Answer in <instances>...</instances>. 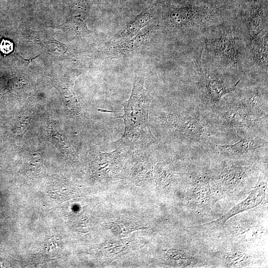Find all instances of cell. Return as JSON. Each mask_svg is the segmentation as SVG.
Returning <instances> with one entry per match:
<instances>
[{
    "label": "cell",
    "instance_id": "obj_1",
    "mask_svg": "<svg viewBox=\"0 0 268 268\" xmlns=\"http://www.w3.org/2000/svg\"><path fill=\"white\" fill-rule=\"evenodd\" d=\"M150 99L144 87V80L134 79L131 96L124 104V115L117 118L124 120L125 132L119 140L123 144L142 146L155 140L148 123Z\"/></svg>",
    "mask_w": 268,
    "mask_h": 268
},
{
    "label": "cell",
    "instance_id": "obj_2",
    "mask_svg": "<svg viewBox=\"0 0 268 268\" xmlns=\"http://www.w3.org/2000/svg\"><path fill=\"white\" fill-rule=\"evenodd\" d=\"M265 186L260 185L256 187L245 200L234 206L219 218L204 225L211 224L222 225L234 215L256 207L262 201L265 195Z\"/></svg>",
    "mask_w": 268,
    "mask_h": 268
},
{
    "label": "cell",
    "instance_id": "obj_3",
    "mask_svg": "<svg viewBox=\"0 0 268 268\" xmlns=\"http://www.w3.org/2000/svg\"><path fill=\"white\" fill-rule=\"evenodd\" d=\"M213 53L221 60L228 64L236 65L238 56L234 43L226 37H220L211 43Z\"/></svg>",
    "mask_w": 268,
    "mask_h": 268
},
{
    "label": "cell",
    "instance_id": "obj_4",
    "mask_svg": "<svg viewBox=\"0 0 268 268\" xmlns=\"http://www.w3.org/2000/svg\"><path fill=\"white\" fill-rule=\"evenodd\" d=\"M151 18L149 10L147 9L128 23L116 36L118 38H131L136 34L140 29L146 26Z\"/></svg>",
    "mask_w": 268,
    "mask_h": 268
},
{
    "label": "cell",
    "instance_id": "obj_5",
    "mask_svg": "<svg viewBox=\"0 0 268 268\" xmlns=\"http://www.w3.org/2000/svg\"><path fill=\"white\" fill-rule=\"evenodd\" d=\"M264 143L258 139H242L232 145H218L221 150L234 154H244L263 146Z\"/></svg>",
    "mask_w": 268,
    "mask_h": 268
},
{
    "label": "cell",
    "instance_id": "obj_6",
    "mask_svg": "<svg viewBox=\"0 0 268 268\" xmlns=\"http://www.w3.org/2000/svg\"><path fill=\"white\" fill-rule=\"evenodd\" d=\"M198 11L193 7H184L173 10L170 13V21L175 25L183 26L191 24L196 21Z\"/></svg>",
    "mask_w": 268,
    "mask_h": 268
},
{
    "label": "cell",
    "instance_id": "obj_7",
    "mask_svg": "<svg viewBox=\"0 0 268 268\" xmlns=\"http://www.w3.org/2000/svg\"><path fill=\"white\" fill-rule=\"evenodd\" d=\"M265 18L261 7L256 8L250 16L248 22V31L250 40H255L263 30Z\"/></svg>",
    "mask_w": 268,
    "mask_h": 268
},
{
    "label": "cell",
    "instance_id": "obj_8",
    "mask_svg": "<svg viewBox=\"0 0 268 268\" xmlns=\"http://www.w3.org/2000/svg\"><path fill=\"white\" fill-rule=\"evenodd\" d=\"M151 31H147L144 34L137 35L134 38H131L130 39L122 41L121 43H117L113 46L114 51L119 52H127L131 51L142 47L145 44L146 42L149 38Z\"/></svg>",
    "mask_w": 268,
    "mask_h": 268
},
{
    "label": "cell",
    "instance_id": "obj_9",
    "mask_svg": "<svg viewBox=\"0 0 268 268\" xmlns=\"http://www.w3.org/2000/svg\"><path fill=\"white\" fill-rule=\"evenodd\" d=\"M50 126L49 137L51 141L63 151L73 153L74 151L62 131L53 124Z\"/></svg>",
    "mask_w": 268,
    "mask_h": 268
},
{
    "label": "cell",
    "instance_id": "obj_10",
    "mask_svg": "<svg viewBox=\"0 0 268 268\" xmlns=\"http://www.w3.org/2000/svg\"><path fill=\"white\" fill-rule=\"evenodd\" d=\"M255 61L262 67L268 66V34L259 40L253 49Z\"/></svg>",
    "mask_w": 268,
    "mask_h": 268
},
{
    "label": "cell",
    "instance_id": "obj_11",
    "mask_svg": "<svg viewBox=\"0 0 268 268\" xmlns=\"http://www.w3.org/2000/svg\"><path fill=\"white\" fill-rule=\"evenodd\" d=\"M207 87L211 99L214 101L219 100L223 95L233 91L235 88L225 86L223 82L218 80H209Z\"/></svg>",
    "mask_w": 268,
    "mask_h": 268
},
{
    "label": "cell",
    "instance_id": "obj_12",
    "mask_svg": "<svg viewBox=\"0 0 268 268\" xmlns=\"http://www.w3.org/2000/svg\"><path fill=\"white\" fill-rule=\"evenodd\" d=\"M41 165L42 158L39 153L30 154L25 158L24 168L33 174H37Z\"/></svg>",
    "mask_w": 268,
    "mask_h": 268
},
{
    "label": "cell",
    "instance_id": "obj_13",
    "mask_svg": "<svg viewBox=\"0 0 268 268\" xmlns=\"http://www.w3.org/2000/svg\"><path fill=\"white\" fill-rule=\"evenodd\" d=\"M13 43L3 39L0 44V49L3 54H8L13 50Z\"/></svg>",
    "mask_w": 268,
    "mask_h": 268
},
{
    "label": "cell",
    "instance_id": "obj_14",
    "mask_svg": "<svg viewBox=\"0 0 268 268\" xmlns=\"http://www.w3.org/2000/svg\"><path fill=\"white\" fill-rule=\"evenodd\" d=\"M30 122V118H25V119L21 120L17 125V130L18 133H21L23 131L26 129Z\"/></svg>",
    "mask_w": 268,
    "mask_h": 268
},
{
    "label": "cell",
    "instance_id": "obj_15",
    "mask_svg": "<svg viewBox=\"0 0 268 268\" xmlns=\"http://www.w3.org/2000/svg\"><path fill=\"white\" fill-rule=\"evenodd\" d=\"M42 54H40L39 55H37L36 56H35V57H34L32 59H30L29 60H27V59H24L23 57H22V56H20L19 55V56L22 58L23 59V60H24L25 61H28V64L31 63L32 62V60H34L36 58H37V57H39L40 55H41Z\"/></svg>",
    "mask_w": 268,
    "mask_h": 268
},
{
    "label": "cell",
    "instance_id": "obj_16",
    "mask_svg": "<svg viewBox=\"0 0 268 268\" xmlns=\"http://www.w3.org/2000/svg\"><path fill=\"white\" fill-rule=\"evenodd\" d=\"M249 0V1H257L258 0Z\"/></svg>",
    "mask_w": 268,
    "mask_h": 268
}]
</instances>
